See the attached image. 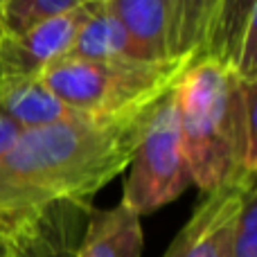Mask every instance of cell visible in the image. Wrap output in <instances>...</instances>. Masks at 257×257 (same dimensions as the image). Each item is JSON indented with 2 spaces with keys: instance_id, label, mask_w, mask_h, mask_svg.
Here are the masks:
<instances>
[{
  "instance_id": "6da1fadb",
  "label": "cell",
  "mask_w": 257,
  "mask_h": 257,
  "mask_svg": "<svg viewBox=\"0 0 257 257\" xmlns=\"http://www.w3.org/2000/svg\"><path fill=\"white\" fill-rule=\"evenodd\" d=\"M160 97L122 113L23 131L0 158V235L52 205H90L128 167Z\"/></svg>"
},
{
  "instance_id": "7a4b0ae2",
  "label": "cell",
  "mask_w": 257,
  "mask_h": 257,
  "mask_svg": "<svg viewBox=\"0 0 257 257\" xmlns=\"http://www.w3.org/2000/svg\"><path fill=\"white\" fill-rule=\"evenodd\" d=\"M178 133L190 178L203 192L255 176L257 81L214 61L187 66L176 81Z\"/></svg>"
},
{
  "instance_id": "3957f363",
  "label": "cell",
  "mask_w": 257,
  "mask_h": 257,
  "mask_svg": "<svg viewBox=\"0 0 257 257\" xmlns=\"http://www.w3.org/2000/svg\"><path fill=\"white\" fill-rule=\"evenodd\" d=\"M187 66V59L149 63L136 59L86 61L63 57L39 79L68 106L90 115H111L165 95L183 77Z\"/></svg>"
},
{
  "instance_id": "277c9868",
  "label": "cell",
  "mask_w": 257,
  "mask_h": 257,
  "mask_svg": "<svg viewBox=\"0 0 257 257\" xmlns=\"http://www.w3.org/2000/svg\"><path fill=\"white\" fill-rule=\"evenodd\" d=\"M176 84L160 97L128 163L122 203L138 217L176 201L192 183L178 133Z\"/></svg>"
},
{
  "instance_id": "5b68a950",
  "label": "cell",
  "mask_w": 257,
  "mask_h": 257,
  "mask_svg": "<svg viewBox=\"0 0 257 257\" xmlns=\"http://www.w3.org/2000/svg\"><path fill=\"white\" fill-rule=\"evenodd\" d=\"M88 14L90 0L21 36H0V84L39 79L54 61L70 52Z\"/></svg>"
},
{
  "instance_id": "8992f818",
  "label": "cell",
  "mask_w": 257,
  "mask_h": 257,
  "mask_svg": "<svg viewBox=\"0 0 257 257\" xmlns=\"http://www.w3.org/2000/svg\"><path fill=\"white\" fill-rule=\"evenodd\" d=\"M255 176L208 192L163 257H223L230 221Z\"/></svg>"
},
{
  "instance_id": "52a82bcc",
  "label": "cell",
  "mask_w": 257,
  "mask_h": 257,
  "mask_svg": "<svg viewBox=\"0 0 257 257\" xmlns=\"http://www.w3.org/2000/svg\"><path fill=\"white\" fill-rule=\"evenodd\" d=\"M253 30H257V0H217L203 45L190 66L214 61L237 72L244 41Z\"/></svg>"
},
{
  "instance_id": "ba28073f",
  "label": "cell",
  "mask_w": 257,
  "mask_h": 257,
  "mask_svg": "<svg viewBox=\"0 0 257 257\" xmlns=\"http://www.w3.org/2000/svg\"><path fill=\"white\" fill-rule=\"evenodd\" d=\"M0 115L12 120L21 131L41 128L61 122L81 120L90 113H81L52 95L41 79H23L0 84Z\"/></svg>"
},
{
  "instance_id": "9c48e42d",
  "label": "cell",
  "mask_w": 257,
  "mask_h": 257,
  "mask_svg": "<svg viewBox=\"0 0 257 257\" xmlns=\"http://www.w3.org/2000/svg\"><path fill=\"white\" fill-rule=\"evenodd\" d=\"M145 246L140 217L120 201L88 217L77 257H140Z\"/></svg>"
},
{
  "instance_id": "30bf717a",
  "label": "cell",
  "mask_w": 257,
  "mask_h": 257,
  "mask_svg": "<svg viewBox=\"0 0 257 257\" xmlns=\"http://www.w3.org/2000/svg\"><path fill=\"white\" fill-rule=\"evenodd\" d=\"M106 5L124 27L138 61H169L167 0H106Z\"/></svg>"
},
{
  "instance_id": "8fae6325",
  "label": "cell",
  "mask_w": 257,
  "mask_h": 257,
  "mask_svg": "<svg viewBox=\"0 0 257 257\" xmlns=\"http://www.w3.org/2000/svg\"><path fill=\"white\" fill-rule=\"evenodd\" d=\"M66 57L86 61H120L136 59V52L124 27L108 9L106 0H90V14Z\"/></svg>"
},
{
  "instance_id": "7c38bea8",
  "label": "cell",
  "mask_w": 257,
  "mask_h": 257,
  "mask_svg": "<svg viewBox=\"0 0 257 257\" xmlns=\"http://www.w3.org/2000/svg\"><path fill=\"white\" fill-rule=\"evenodd\" d=\"M217 0H167L169 59L194 61L203 45Z\"/></svg>"
},
{
  "instance_id": "4fadbf2b",
  "label": "cell",
  "mask_w": 257,
  "mask_h": 257,
  "mask_svg": "<svg viewBox=\"0 0 257 257\" xmlns=\"http://www.w3.org/2000/svg\"><path fill=\"white\" fill-rule=\"evenodd\" d=\"M88 0H0V36H21Z\"/></svg>"
},
{
  "instance_id": "5bb4252c",
  "label": "cell",
  "mask_w": 257,
  "mask_h": 257,
  "mask_svg": "<svg viewBox=\"0 0 257 257\" xmlns=\"http://www.w3.org/2000/svg\"><path fill=\"white\" fill-rule=\"evenodd\" d=\"M223 257H257V190L255 181L241 194L239 208L228 228Z\"/></svg>"
},
{
  "instance_id": "9a60e30c",
  "label": "cell",
  "mask_w": 257,
  "mask_h": 257,
  "mask_svg": "<svg viewBox=\"0 0 257 257\" xmlns=\"http://www.w3.org/2000/svg\"><path fill=\"white\" fill-rule=\"evenodd\" d=\"M21 128L14 124L12 120H7L5 115H0V158L7 156V151L16 145L18 136H21Z\"/></svg>"
},
{
  "instance_id": "2e32d148",
  "label": "cell",
  "mask_w": 257,
  "mask_h": 257,
  "mask_svg": "<svg viewBox=\"0 0 257 257\" xmlns=\"http://www.w3.org/2000/svg\"><path fill=\"white\" fill-rule=\"evenodd\" d=\"M0 257H7V255H5V248H3V246H0Z\"/></svg>"
}]
</instances>
